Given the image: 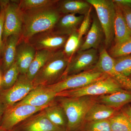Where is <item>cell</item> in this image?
<instances>
[{
	"instance_id": "1",
	"label": "cell",
	"mask_w": 131,
	"mask_h": 131,
	"mask_svg": "<svg viewBox=\"0 0 131 131\" xmlns=\"http://www.w3.org/2000/svg\"><path fill=\"white\" fill-rule=\"evenodd\" d=\"M22 12L21 39L27 41L36 34L53 30L62 16L57 5Z\"/></svg>"
},
{
	"instance_id": "2",
	"label": "cell",
	"mask_w": 131,
	"mask_h": 131,
	"mask_svg": "<svg viewBox=\"0 0 131 131\" xmlns=\"http://www.w3.org/2000/svg\"><path fill=\"white\" fill-rule=\"evenodd\" d=\"M96 98L92 96L60 97L59 105L63 109L68 121L66 131H80L85 123L87 113L97 102Z\"/></svg>"
},
{
	"instance_id": "3",
	"label": "cell",
	"mask_w": 131,
	"mask_h": 131,
	"mask_svg": "<svg viewBox=\"0 0 131 131\" xmlns=\"http://www.w3.org/2000/svg\"><path fill=\"white\" fill-rule=\"evenodd\" d=\"M70 59L59 50L54 52L33 80L35 86H47L61 80Z\"/></svg>"
},
{
	"instance_id": "4",
	"label": "cell",
	"mask_w": 131,
	"mask_h": 131,
	"mask_svg": "<svg viewBox=\"0 0 131 131\" xmlns=\"http://www.w3.org/2000/svg\"><path fill=\"white\" fill-rule=\"evenodd\" d=\"M124 90L122 87L106 74L102 78L85 86L58 93L57 97L75 98L99 96Z\"/></svg>"
},
{
	"instance_id": "5",
	"label": "cell",
	"mask_w": 131,
	"mask_h": 131,
	"mask_svg": "<svg viewBox=\"0 0 131 131\" xmlns=\"http://www.w3.org/2000/svg\"><path fill=\"white\" fill-rule=\"evenodd\" d=\"M96 11L97 18L103 30L105 43L108 47L114 39V24L116 7L113 1L86 0Z\"/></svg>"
},
{
	"instance_id": "6",
	"label": "cell",
	"mask_w": 131,
	"mask_h": 131,
	"mask_svg": "<svg viewBox=\"0 0 131 131\" xmlns=\"http://www.w3.org/2000/svg\"><path fill=\"white\" fill-rule=\"evenodd\" d=\"M106 75L95 68L66 77L47 86L57 94L66 90L80 88L98 81Z\"/></svg>"
},
{
	"instance_id": "7",
	"label": "cell",
	"mask_w": 131,
	"mask_h": 131,
	"mask_svg": "<svg viewBox=\"0 0 131 131\" xmlns=\"http://www.w3.org/2000/svg\"><path fill=\"white\" fill-rule=\"evenodd\" d=\"M5 11L3 40L5 43L11 35H21L23 24V12L18 1H0Z\"/></svg>"
},
{
	"instance_id": "8",
	"label": "cell",
	"mask_w": 131,
	"mask_h": 131,
	"mask_svg": "<svg viewBox=\"0 0 131 131\" xmlns=\"http://www.w3.org/2000/svg\"><path fill=\"white\" fill-rule=\"evenodd\" d=\"M47 107H35L29 105L15 104L7 107L3 115L1 126L6 131H11L16 126Z\"/></svg>"
},
{
	"instance_id": "9",
	"label": "cell",
	"mask_w": 131,
	"mask_h": 131,
	"mask_svg": "<svg viewBox=\"0 0 131 131\" xmlns=\"http://www.w3.org/2000/svg\"><path fill=\"white\" fill-rule=\"evenodd\" d=\"M99 58V54L96 49L78 50L70 60L61 79L68 76L93 69L98 62Z\"/></svg>"
},
{
	"instance_id": "10",
	"label": "cell",
	"mask_w": 131,
	"mask_h": 131,
	"mask_svg": "<svg viewBox=\"0 0 131 131\" xmlns=\"http://www.w3.org/2000/svg\"><path fill=\"white\" fill-rule=\"evenodd\" d=\"M35 87L32 81L26 75H19L13 86L5 90H1L0 101L6 107L13 105L23 100Z\"/></svg>"
},
{
	"instance_id": "11",
	"label": "cell",
	"mask_w": 131,
	"mask_h": 131,
	"mask_svg": "<svg viewBox=\"0 0 131 131\" xmlns=\"http://www.w3.org/2000/svg\"><path fill=\"white\" fill-rule=\"evenodd\" d=\"M69 36L60 35L52 30L36 34L27 41L36 51L54 52L64 47Z\"/></svg>"
},
{
	"instance_id": "12",
	"label": "cell",
	"mask_w": 131,
	"mask_h": 131,
	"mask_svg": "<svg viewBox=\"0 0 131 131\" xmlns=\"http://www.w3.org/2000/svg\"><path fill=\"white\" fill-rule=\"evenodd\" d=\"M95 68L107 75L122 88L131 90V78L126 76L115 69L114 58L106 49H101L98 62Z\"/></svg>"
},
{
	"instance_id": "13",
	"label": "cell",
	"mask_w": 131,
	"mask_h": 131,
	"mask_svg": "<svg viewBox=\"0 0 131 131\" xmlns=\"http://www.w3.org/2000/svg\"><path fill=\"white\" fill-rule=\"evenodd\" d=\"M11 131H66L53 124L43 110L19 124Z\"/></svg>"
},
{
	"instance_id": "14",
	"label": "cell",
	"mask_w": 131,
	"mask_h": 131,
	"mask_svg": "<svg viewBox=\"0 0 131 131\" xmlns=\"http://www.w3.org/2000/svg\"><path fill=\"white\" fill-rule=\"evenodd\" d=\"M57 94L47 86L39 85L36 86L23 100L15 104L45 107L54 102Z\"/></svg>"
},
{
	"instance_id": "15",
	"label": "cell",
	"mask_w": 131,
	"mask_h": 131,
	"mask_svg": "<svg viewBox=\"0 0 131 131\" xmlns=\"http://www.w3.org/2000/svg\"><path fill=\"white\" fill-rule=\"evenodd\" d=\"M36 52V50L28 41L20 38L16 47L15 60L20 74H26Z\"/></svg>"
},
{
	"instance_id": "16",
	"label": "cell",
	"mask_w": 131,
	"mask_h": 131,
	"mask_svg": "<svg viewBox=\"0 0 131 131\" xmlns=\"http://www.w3.org/2000/svg\"><path fill=\"white\" fill-rule=\"evenodd\" d=\"M84 15L68 14L62 15L53 28V30L60 35L69 36L78 31Z\"/></svg>"
},
{
	"instance_id": "17",
	"label": "cell",
	"mask_w": 131,
	"mask_h": 131,
	"mask_svg": "<svg viewBox=\"0 0 131 131\" xmlns=\"http://www.w3.org/2000/svg\"><path fill=\"white\" fill-rule=\"evenodd\" d=\"M57 7L61 15L79 14L85 15L91 6L86 1L63 0L58 1Z\"/></svg>"
},
{
	"instance_id": "18",
	"label": "cell",
	"mask_w": 131,
	"mask_h": 131,
	"mask_svg": "<svg viewBox=\"0 0 131 131\" xmlns=\"http://www.w3.org/2000/svg\"><path fill=\"white\" fill-rule=\"evenodd\" d=\"M115 5L116 14L114 24V45H117L131 38V31L127 26L121 8L118 5Z\"/></svg>"
},
{
	"instance_id": "19",
	"label": "cell",
	"mask_w": 131,
	"mask_h": 131,
	"mask_svg": "<svg viewBox=\"0 0 131 131\" xmlns=\"http://www.w3.org/2000/svg\"><path fill=\"white\" fill-rule=\"evenodd\" d=\"M103 34V30L98 19L97 17H95L93 19L85 41L78 50H86L91 49L97 50L102 40Z\"/></svg>"
},
{
	"instance_id": "20",
	"label": "cell",
	"mask_w": 131,
	"mask_h": 131,
	"mask_svg": "<svg viewBox=\"0 0 131 131\" xmlns=\"http://www.w3.org/2000/svg\"><path fill=\"white\" fill-rule=\"evenodd\" d=\"M96 101L116 109L131 102V93L124 90L96 97Z\"/></svg>"
},
{
	"instance_id": "21",
	"label": "cell",
	"mask_w": 131,
	"mask_h": 131,
	"mask_svg": "<svg viewBox=\"0 0 131 131\" xmlns=\"http://www.w3.org/2000/svg\"><path fill=\"white\" fill-rule=\"evenodd\" d=\"M20 38L19 34L11 35L4 43L2 53L4 73L15 62L16 47Z\"/></svg>"
},
{
	"instance_id": "22",
	"label": "cell",
	"mask_w": 131,
	"mask_h": 131,
	"mask_svg": "<svg viewBox=\"0 0 131 131\" xmlns=\"http://www.w3.org/2000/svg\"><path fill=\"white\" fill-rule=\"evenodd\" d=\"M116 112V109L97 102L87 113L85 122L108 119L115 114Z\"/></svg>"
},
{
	"instance_id": "23",
	"label": "cell",
	"mask_w": 131,
	"mask_h": 131,
	"mask_svg": "<svg viewBox=\"0 0 131 131\" xmlns=\"http://www.w3.org/2000/svg\"><path fill=\"white\" fill-rule=\"evenodd\" d=\"M49 119L56 126L66 130L68 121L63 109L54 102L43 109Z\"/></svg>"
},
{
	"instance_id": "24",
	"label": "cell",
	"mask_w": 131,
	"mask_h": 131,
	"mask_svg": "<svg viewBox=\"0 0 131 131\" xmlns=\"http://www.w3.org/2000/svg\"><path fill=\"white\" fill-rule=\"evenodd\" d=\"M55 52L46 50L36 51L34 58L26 74L29 80L33 81L38 72Z\"/></svg>"
},
{
	"instance_id": "25",
	"label": "cell",
	"mask_w": 131,
	"mask_h": 131,
	"mask_svg": "<svg viewBox=\"0 0 131 131\" xmlns=\"http://www.w3.org/2000/svg\"><path fill=\"white\" fill-rule=\"evenodd\" d=\"M112 131H131V123L124 112L114 115L108 119Z\"/></svg>"
},
{
	"instance_id": "26",
	"label": "cell",
	"mask_w": 131,
	"mask_h": 131,
	"mask_svg": "<svg viewBox=\"0 0 131 131\" xmlns=\"http://www.w3.org/2000/svg\"><path fill=\"white\" fill-rule=\"evenodd\" d=\"M19 74H20L18 67L15 62L9 69L4 73L2 78L0 89L5 90L13 86L18 80Z\"/></svg>"
},
{
	"instance_id": "27",
	"label": "cell",
	"mask_w": 131,
	"mask_h": 131,
	"mask_svg": "<svg viewBox=\"0 0 131 131\" xmlns=\"http://www.w3.org/2000/svg\"><path fill=\"white\" fill-rule=\"evenodd\" d=\"M57 0H20L18 1L19 7L22 11L37 9L56 5Z\"/></svg>"
},
{
	"instance_id": "28",
	"label": "cell",
	"mask_w": 131,
	"mask_h": 131,
	"mask_svg": "<svg viewBox=\"0 0 131 131\" xmlns=\"http://www.w3.org/2000/svg\"><path fill=\"white\" fill-rule=\"evenodd\" d=\"M81 42L78 38V31L74 32L68 37L63 47L64 53L70 59L79 49Z\"/></svg>"
},
{
	"instance_id": "29",
	"label": "cell",
	"mask_w": 131,
	"mask_h": 131,
	"mask_svg": "<svg viewBox=\"0 0 131 131\" xmlns=\"http://www.w3.org/2000/svg\"><path fill=\"white\" fill-rule=\"evenodd\" d=\"M113 58L129 56L131 54V38L122 43L114 45L108 52Z\"/></svg>"
},
{
	"instance_id": "30",
	"label": "cell",
	"mask_w": 131,
	"mask_h": 131,
	"mask_svg": "<svg viewBox=\"0 0 131 131\" xmlns=\"http://www.w3.org/2000/svg\"><path fill=\"white\" fill-rule=\"evenodd\" d=\"M115 69L126 77L131 75V55L114 58Z\"/></svg>"
},
{
	"instance_id": "31",
	"label": "cell",
	"mask_w": 131,
	"mask_h": 131,
	"mask_svg": "<svg viewBox=\"0 0 131 131\" xmlns=\"http://www.w3.org/2000/svg\"><path fill=\"white\" fill-rule=\"evenodd\" d=\"M80 131H112L108 119L86 122Z\"/></svg>"
},
{
	"instance_id": "32",
	"label": "cell",
	"mask_w": 131,
	"mask_h": 131,
	"mask_svg": "<svg viewBox=\"0 0 131 131\" xmlns=\"http://www.w3.org/2000/svg\"><path fill=\"white\" fill-rule=\"evenodd\" d=\"M91 7L89 10L86 14L84 15V18L78 30V38L81 41L83 35L89 31L91 24Z\"/></svg>"
},
{
	"instance_id": "33",
	"label": "cell",
	"mask_w": 131,
	"mask_h": 131,
	"mask_svg": "<svg viewBox=\"0 0 131 131\" xmlns=\"http://www.w3.org/2000/svg\"><path fill=\"white\" fill-rule=\"evenodd\" d=\"M1 5V12H0V58L2 54L4 47V43L3 40V27H4V20H5V11L3 6L0 3Z\"/></svg>"
},
{
	"instance_id": "34",
	"label": "cell",
	"mask_w": 131,
	"mask_h": 131,
	"mask_svg": "<svg viewBox=\"0 0 131 131\" xmlns=\"http://www.w3.org/2000/svg\"><path fill=\"white\" fill-rule=\"evenodd\" d=\"M118 6L121 8L127 26L131 31V9L123 6Z\"/></svg>"
},
{
	"instance_id": "35",
	"label": "cell",
	"mask_w": 131,
	"mask_h": 131,
	"mask_svg": "<svg viewBox=\"0 0 131 131\" xmlns=\"http://www.w3.org/2000/svg\"><path fill=\"white\" fill-rule=\"evenodd\" d=\"M116 5L129 8L131 9V0H114Z\"/></svg>"
},
{
	"instance_id": "36",
	"label": "cell",
	"mask_w": 131,
	"mask_h": 131,
	"mask_svg": "<svg viewBox=\"0 0 131 131\" xmlns=\"http://www.w3.org/2000/svg\"><path fill=\"white\" fill-rule=\"evenodd\" d=\"M6 108V106L0 101V126Z\"/></svg>"
},
{
	"instance_id": "37",
	"label": "cell",
	"mask_w": 131,
	"mask_h": 131,
	"mask_svg": "<svg viewBox=\"0 0 131 131\" xmlns=\"http://www.w3.org/2000/svg\"><path fill=\"white\" fill-rule=\"evenodd\" d=\"M123 112L124 113L130 121L131 123V106L129 105L127 106L125 109H124Z\"/></svg>"
},
{
	"instance_id": "38",
	"label": "cell",
	"mask_w": 131,
	"mask_h": 131,
	"mask_svg": "<svg viewBox=\"0 0 131 131\" xmlns=\"http://www.w3.org/2000/svg\"><path fill=\"white\" fill-rule=\"evenodd\" d=\"M2 77L0 73V88H1V86L2 82Z\"/></svg>"
},
{
	"instance_id": "39",
	"label": "cell",
	"mask_w": 131,
	"mask_h": 131,
	"mask_svg": "<svg viewBox=\"0 0 131 131\" xmlns=\"http://www.w3.org/2000/svg\"><path fill=\"white\" fill-rule=\"evenodd\" d=\"M0 131H6V130H5V129H3L2 127H1L0 126Z\"/></svg>"
},
{
	"instance_id": "40",
	"label": "cell",
	"mask_w": 131,
	"mask_h": 131,
	"mask_svg": "<svg viewBox=\"0 0 131 131\" xmlns=\"http://www.w3.org/2000/svg\"><path fill=\"white\" fill-rule=\"evenodd\" d=\"M1 9H0V12H1Z\"/></svg>"
}]
</instances>
